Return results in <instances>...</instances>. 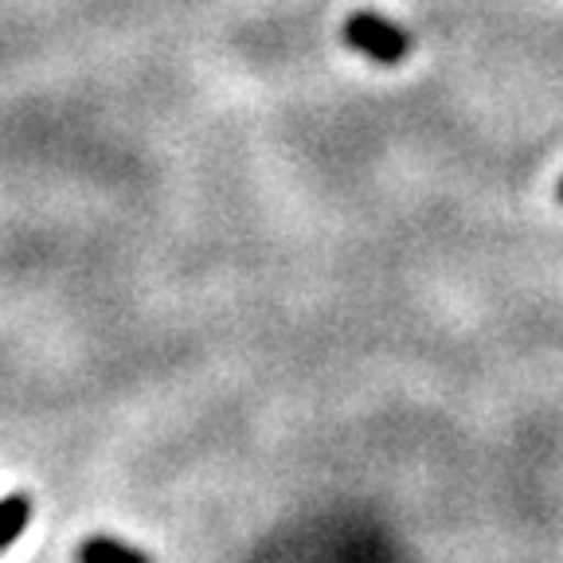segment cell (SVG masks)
<instances>
[{
    "instance_id": "cell-4",
    "label": "cell",
    "mask_w": 563,
    "mask_h": 563,
    "mask_svg": "<svg viewBox=\"0 0 563 563\" xmlns=\"http://www.w3.org/2000/svg\"><path fill=\"white\" fill-rule=\"evenodd\" d=\"M555 196H560V203H563V176H560V185H555Z\"/></svg>"
},
{
    "instance_id": "cell-2",
    "label": "cell",
    "mask_w": 563,
    "mask_h": 563,
    "mask_svg": "<svg viewBox=\"0 0 563 563\" xmlns=\"http://www.w3.org/2000/svg\"><path fill=\"white\" fill-rule=\"evenodd\" d=\"M79 563H153V560L114 537H90L79 544Z\"/></svg>"
},
{
    "instance_id": "cell-3",
    "label": "cell",
    "mask_w": 563,
    "mask_h": 563,
    "mask_svg": "<svg viewBox=\"0 0 563 563\" xmlns=\"http://www.w3.org/2000/svg\"><path fill=\"white\" fill-rule=\"evenodd\" d=\"M27 520H32V497L27 493H12V497L0 501V552L16 544Z\"/></svg>"
},
{
    "instance_id": "cell-1",
    "label": "cell",
    "mask_w": 563,
    "mask_h": 563,
    "mask_svg": "<svg viewBox=\"0 0 563 563\" xmlns=\"http://www.w3.org/2000/svg\"><path fill=\"white\" fill-rule=\"evenodd\" d=\"M344 44L352 52L368 55L372 63H384V67H396L411 55L415 40L407 27H399L396 20L379 16V12H356V16L344 20Z\"/></svg>"
}]
</instances>
